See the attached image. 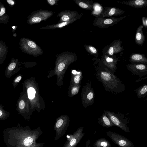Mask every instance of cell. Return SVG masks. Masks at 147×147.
<instances>
[{
    "label": "cell",
    "instance_id": "3957f363",
    "mask_svg": "<svg viewBox=\"0 0 147 147\" xmlns=\"http://www.w3.org/2000/svg\"><path fill=\"white\" fill-rule=\"evenodd\" d=\"M20 48L24 52L35 57L43 53L41 48L34 41L26 38H22L20 42Z\"/></svg>",
    "mask_w": 147,
    "mask_h": 147
},
{
    "label": "cell",
    "instance_id": "4316f807",
    "mask_svg": "<svg viewBox=\"0 0 147 147\" xmlns=\"http://www.w3.org/2000/svg\"><path fill=\"white\" fill-rule=\"evenodd\" d=\"M142 24L145 28L147 27V17H143L142 18Z\"/></svg>",
    "mask_w": 147,
    "mask_h": 147
},
{
    "label": "cell",
    "instance_id": "9a60e30c",
    "mask_svg": "<svg viewBox=\"0 0 147 147\" xmlns=\"http://www.w3.org/2000/svg\"><path fill=\"white\" fill-rule=\"evenodd\" d=\"M98 123L103 127L107 128L115 126L107 115L103 113L100 117L98 118Z\"/></svg>",
    "mask_w": 147,
    "mask_h": 147
},
{
    "label": "cell",
    "instance_id": "7c38bea8",
    "mask_svg": "<svg viewBox=\"0 0 147 147\" xmlns=\"http://www.w3.org/2000/svg\"><path fill=\"white\" fill-rule=\"evenodd\" d=\"M117 61V59L110 57L106 55L102 59V64L99 66L107 68L109 71L114 74L117 69L116 65Z\"/></svg>",
    "mask_w": 147,
    "mask_h": 147
},
{
    "label": "cell",
    "instance_id": "8992f818",
    "mask_svg": "<svg viewBox=\"0 0 147 147\" xmlns=\"http://www.w3.org/2000/svg\"><path fill=\"white\" fill-rule=\"evenodd\" d=\"M125 17L126 16L119 18L111 17L107 18L96 17L94 20L93 25L101 28H106L117 24Z\"/></svg>",
    "mask_w": 147,
    "mask_h": 147
},
{
    "label": "cell",
    "instance_id": "9c48e42d",
    "mask_svg": "<svg viewBox=\"0 0 147 147\" xmlns=\"http://www.w3.org/2000/svg\"><path fill=\"white\" fill-rule=\"evenodd\" d=\"M83 13L79 14L76 11L69 10H65L60 12L57 15V17H60L58 23L67 22L75 18L80 19Z\"/></svg>",
    "mask_w": 147,
    "mask_h": 147
},
{
    "label": "cell",
    "instance_id": "30bf717a",
    "mask_svg": "<svg viewBox=\"0 0 147 147\" xmlns=\"http://www.w3.org/2000/svg\"><path fill=\"white\" fill-rule=\"evenodd\" d=\"M126 67L128 70L133 75L140 76L147 75V66L146 65L133 63L127 65Z\"/></svg>",
    "mask_w": 147,
    "mask_h": 147
},
{
    "label": "cell",
    "instance_id": "d6a6232c",
    "mask_svg": "<svg viewBox=\"0 0 147 147\" xmlns=\"http://www.w3.org/2000/svg\"><path fill=\"white\" fill-rule=\"evenodd\" d=\"M22 77L21 76H18L14 80V82L16 83L19 82L21 80Z\"/></svg>",
    "mask_w": 147,
    "mask_h": 147
},
{
    "label": "cell",
    "instance_id": "7a4b0ae2",
    "mask_svg": "<svg viewBox=\"0 0 147 147\" xmlns=\"http://www.w3.org/2000/svg\"><path fill=\"white\" fill-rule=\"evenodd\" d=\"M95 67V76L106 91L117 94L124 91L125 85L114 74L106 68L99 66Z\"/></svg>",
    "mask_w": 147,
    "mask_h": 147
},
{
    "label": "cell",
    "instance_id": "4fadbf2b",
    "mask_svg": "<svg viewBox=\"0 0 147 147\" xmlns=\"http://www.w3.org/2000/svg\"><path fill=\"white\" fill-rule=\"evenodd\" d=\"M68 126V124L62 119H59L57 121L54 127L56 131L54 140H58L65 134Z\"/></svg>",
    "mask_w": 147,
    "mask_h": 147
},
{
    "label": "cell",
    "instance_id": "cb8c5ba5",
    "mask_svg": "<svg viewBox=\"0 0 147 147\" xmlns=\"http://www.w3.org/2000/svg\"><path fill=\"white\" fill-rule=\"evenodd\" d=\"M27 92L28 97L30 99H32L34 98L36 92L34 88L30 87L28 89Z\"/></svg>",
    "mask_w": 147,
    "mask_h": 147
},
{
    "label": "cell",
    "instance_id": "5b68a950",
    "mask_svg": "<svg viewBox=\"0 0 147 147\" xmlns=\"http://www.w3.org/2000/svg\"><path fill=\"white\" fill-rule=\"evenodd\" d=\"M105 113L115 125L125 132L129 133L130 130L128 127L127 121L121 114H116L109 111H104Z\"/></svg>",
    "mask_w": 147,
    "mask_h": 147
},
{
    "label": "cell",
    "instance_id": "ba28073f",
    "mask_svg": "<svg viewBox=\"0 0 147 147\" xmlns=\"http://www.w3.org/2000/svg\"><path fill=\"white\" fill-rule=\"evenodd\" d=\"M84 127H79L72 135L67 137V140L63 147H75L79 142L84 135L85 133L83 132Z\"/></svg>",
    "mask_w": 147,
    "mask_h": 147
},
{
    "label": "cell",
    "instance_id": "d4e9b609",
    "mask_svg": "<svg viewBox=\"0 0 147 147\" xmlns=\"http://www.w3.org/2000/svg\"><path fill=\"white\" fill-rule=\"evenodd\" d=\"M2 44L0 43V57L5 55L6 54L7 51V48Z\"/></svg>",
    "mask_w": 147,
    "mask_h": 147
},
{
    "label": "cell",
    "instance_id": "8fae6325",
    "mask_svg": "<svg viewBox=\"0 0 147 147\" xmlns=\"http://www.w3.org/2000/svg\"><path fill=\"white\" fill-rule=\"evenodd\" d=\"M125 11L119 8L113 7H103L100 14L97 17L100 18L116 16L123 14Z\"/></svg>",
    "mask_w": 147,
    "mask_h": 147
},
{
    "label": "cell",
    "instance_id": "836d02e7",
    "mask_svg": "<svg viewBox=\"0 0 147 147\" xmlns=\"http://www.w3.org/2000/svg\"><path fill=\"white\" fill-rule=\"evenodd\" d=\"M7 2L11 5H13L15 4V2L12 0H7Z\"/></svg>",
    "mask_w": 147,
    "mask_h": 147
},
{
    "label": "cell",
    "instance_id": "7402d4cb",
    "mask_svg": "<svg viewBox=\"0 0 147 147\" xmlns=\"http://www.w3.org/2000/svg\"><path fill=\"white\" fill-rule=\"evenodd\" d=\"M136 94L137 97L141 98L147 95V85L144 84L142 85L134 90Z\"/></svg>",
    "mask_w": 147,
    "mask_h": 147
},
{
    "label": "cell",
    "instance_id": "603a6c76",
    "mask_svg": "<svg viewBox=\"0 0 147 147\" xmlns=\"http://www.w3.org/2000/svg\"><path fill=\"white\" fill-rule=\"evenodd\" d=\"M84 47L86 51L92 55H94L98 54L97 50L94 47L86 45H84Z\"/></svg>",
    "mask_w": 147,
    "mask_h": 147
},
{
    "label": "cell",
    "instance_id": "ffe728a7",
    "mask_svg": "<svg viewBox=\"0 0 147 147\" xmlns=\"http://www.w3.org/2000/svg\"><path fill=\"white\" fill-rule=\"evenodd\" d=\"M121 44L119 41L115 42L110 47L107 51V53L109 56H112L114 53H118L122 50Z\"/></svg>",
    "mask_w": 147,
    "mask_h": 147
},
{
    "label": "cell",
    "instance_id": "f1b7e54d",
    "mask_svg": "<svg viewBox=\"0 0 147 147\" xmlns=\"http://www.w3.org/2000/svg\"><path fill=\"white\" fill-rule=\"evenodd\" d=\"M16 63L15 62L11 63L8 66V70L10 71L13 70L16 67Z\"/></svg>",
    "mask_w": 147,
    "mask_h": 147
},
{
    "label": "cell",
    "instance_id": "83f0119b",
    "mask_svg": "<svg viewBox=\"0 0 147 147\" xmlns=\"http://www.w3.org/2000/svg\"><path fill=\"white\" fill-rule=\"evenodd\" d=\"M0 16H3L5 12V9L3 5L0 7Z\"/></svg>",
    "mask_w": 147,
    "mask_h": 147
},
{
    "label": "cell",
    "instance_id": "f546056e",
    "mask_svg": "<svg viewBox=\"0 0 147 147\" xmlns=\"http://www.w3.org/2000/svg\"><path fill=\"white\" fill-rule=\"evenodd\" d=\"M25 106V102L23 100H21L20 101L19 104V107L20 109H23Z\"/></svg>",
    "mask_w": 147,
    "mask_h": 147
},
{
    "label": "cell",
    "instance_id": "2e32d148",
    "mask_svg": "<svg viewBox=\"0 0 147 147\" xmlns=\"http://www.w3.org/2000/svg\"><path fill=\"white\" fill-rule=\"evenodd\" d=\"M78 19L75 18L67 22H63L56 24L47 25L41 28H40V29L42 30L46 29L53 30L55 29L62 28L65 26L72 23Z\"/></svg>",
    "mask_w": 147,
    "mask_h": 147
},
{
    "label": "cell",
    "instance_id": "484cf974",
    "mask_svg": "<svg viewBox=\"0 0 147 147\" xmlns=\"http://www.w3.org/2000/svg\"><path fill=\"white\" fill-rule=\"evenodd\" d=\"M59 1V0H47V1L49 5L52 6L57 5Z\"/></svg>",
    "mask_w": 147,
    "mask_h": 147
},
{
    "label": "cell",
    "instance_id": "5bb4252c",
    "mask_svg": "<svg viewBox=\"0 0 147 147\" xmlns=\"http://www.w3.org/2000/svg\"><path fill=\"white\" fill-rule=\"evenodd\" d=\"M119 3L137 8L145 7L147 6V1L146 0H129L126 1L119 2Z\"/></svg>",
    "mask_w": 147,
    "mask_h": 147
},
{
    "label": "cell",
    "instance_id": "d6986e66",
    "mask_svg": "<svg viewBox=\"0 0 147 147\" xmlns=\"http://www.w3.org/2000/svg\"><path fill=\"white\" fill-rule=\"evenodd\" d=\"M145 55L140 54H132L130 57L129 61L133 63H146L147 59Z\"/></svg>",
    "mask_w": 147,
    "mask_h": 147
},
{
    "label": "cell",
    "instance_id": "277c9868",
    "mask_svg": "<svg viewBox=\"0 0 147 147\" xmlns=\"http://www.w3.org/2000/svg\"><path fill=\"white\" fill-rule=\"evenodd\" d=\"M55 12L48 10L40 9L33 12L28 18L27 23L32 25L46 21L52 16Z\"/></svg>",
    "mask_w": 147,
    "mask_h": 147
},
{
    "label": "cell",
    "instance_id": "52a82bcc",
    "mask_svg": "<svg viewBox=\"0 0 147 147\" xmlns=\"http://www.w3.org/2000/svg\"><path fill=\"white\" fill-rule=\"evenodd\" d=\"M106 134L112 141L120 147H134L133 144L126 137L117 133L109 131Z\"/></svg>",
    "mask_w": 147,
    "mask_h": 147
},
{
    "label": "cell",
    "instance_id": "6da1fadb",
    "mask_svg": "<svg viewBox=\"0 0 147 147\" xmlns=\"http://www.w3.org/2000/svg\"><path fill=\"white\" fill-rule=\"evenodd\" d=\"M42 133L39 127L32 129L28 127L7 128L3 131V140L7 147H42L44 143H37Z\"/></svg>",
    "mask_w": 147,
    "mask_h": 147
},
{
    "label": "cell",
    "instance_id": "e0dca14e",
    "mask_svg": "<svg viewBox=\"0 0 147 147\" xmlns=\"http://www.w3.org/2000/svg\"><path fill=\"white\" fill-rule=\"evenodd\" d=\"M80 7L86 10H92L93 9V2L92 1L74 0Z\"/></svg>",
    "mask_w": 147,
    "mask_h": 147
},
{
    "label": "cell",
    "instance_id": "e575fe53",
    "mask_svg": "<svg viewBox=\"0 0 147 147\" xmlns=\"http://www.w3.org/2000/svg\"><path fill=\"white\" fill-rule=\"evenodd\" d=\"M2 115V111L0 110V117Z\"/></svg>",
    "mask_w": 147,
    "mask_h": 147
},
{
    "label": "cell",
    "instance_id": "4dcf8cb0",
    "mask_svg": "<svg viewBox=\"0 0 147 147\" xmlns=\"http://www.w3.org/2000/svg\"><path fill=\"white\" fill-rule=\"evenodd\" d=\"M78 92V88L76 87L73 88L71 90V93L73 94H75L77 93Z\"/></svg>",
    "mask_w": 147,
    "mask_h": 147
},
{
    "label": "cell",
    "instance_id": "1f68e13d",
    "mask_svg": "<svg viewBox=\"0 0 147 147\" xmlns=\"http://www.w3.org/2000/svg\"><path fill=\"white\" fill-rule=\"evenodd\" d=\"M74 82L76 84H78L79 82L80 78L78 76H76L74 78Z\"/></svg>",
    "mask_w": 147,
    "mask_h": 147
},
{
    "label": "cell",
    "instance_id": "44dd1931",
    "mask_svg": "<svg viewBox=\"0 0 147 147\" xmlns=\"http://www.w3.org/2000/svg\"><path fill=\"white\" fill-rule=\"evenodd\" d=\"M94 147H111L110 142L104 138L99 139L96 141L93 144Z\"/></svg>",
    "mask_w": 147,
    "mask_h": 147
},
{
    "label": "cell",
    "instance_id": "ac0fdd59",
    "mask_svg": "<svg viewBox=\"0 0 147 147\" xmlns=\"http://www.w3.org/2000/svg\"><path fill=\"white\" fill-rule=\"evenodd\" d=\"M143 27V26L142 25H140L138 27L135 35V42L137 44L140 45H142L145 40V36L142 31Z\"/></svg>",
    "mask_w": 147,
    "mask_h": 147
}]
</instances>
